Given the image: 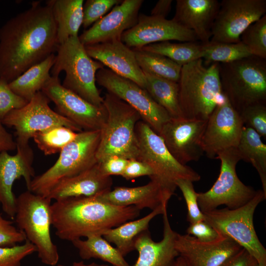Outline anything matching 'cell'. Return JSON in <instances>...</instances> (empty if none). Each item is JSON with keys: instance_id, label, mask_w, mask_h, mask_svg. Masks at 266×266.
Instances as JSON below:
<instances>
[{"instance_id": "1", "label": "cell", "mask_w": 266, "mask_h": 266, "mask_svg": "<svg viewBox=\"0 0 266 266\" xmlns=\"http://www.w3.org/2000/svg\"><path fill=\"white\" fill-rule=\"evenodd\" d=\"M51 5L33 2L0 28V78L8 83L57 50Z\"/></svg>"}, {"instance_id": "2", "label": "cell", "mask_w": 266, "mask_h": 266, "mask_svg": "<svg viewBox=\"0 0 266 266\" xmlns=\"http://www.w3.org/2000/svg\"><path fill=\"white\" fill-rule=\"evenodd\" d=\"M52 226L60 239L72 242L133 220L140 214L133 205L117 206L96 197H79L55 200L51 204Z\"/></svg>"}, {"instance_id": "3", "label": "cell", "mask_w": 266, "mask_h": 266, "mask_svg": "<svg viewBox=\"0 0 266 266\" xmlns=\"http://www.w3.org/2000/svg\"><path fill=\"white\" fill-rule=\"evenodd\" d=\"M178 84L179 106L185 119L207 121L223 97L219 63L205 65L199 59L182 66Z\"/></svg>"}, {"instance_id": "4", "label": "cell", "mask_w": 266, "mask_h": 266, "mask_svg": "<svg viewBox=\"0 0 266 266\" xmlns=\"http://www.w3.org/2000/svg\"><path fill=\"white\" fill-rule=\"evenodd\" d=\"M222 95L240 113L247 107L266 104V59L251 55L219 63Z\"/></svg>"}, {"instance_id": "5", "label": "cell", "mask_w": 266, "mask_h": 266, "mask_svg": "<svg viewBox=\"0 0 266 266\" xmlns=\"http://www.w3.org/2000/svg\"><path fill=\"white\" fill-rule=\"evenodd\" d=\"M57 51L52 76H59L65 71L64 87L94 105L103 106V97L96 86V74L104 66L88 55L78 36L67 39Z\"/></svg>"}, {"instance_id": "6", "label": "cell", "mask_w": 266, "mask_h": 266, "mask_svg": "<svg viewBox=\"0 0 266 266\" xmlns=\"http://www.w3.org/2000/svg\"><path fill=\"white\" fill-rule=\"evenodd\" d=\"M103 104L107 117L101 130L96 154L98 163L111 156L138 160L139 151L135 128L141 120L138 112L117 97L107 93Z\"/></svg>"}, {"instance_id": "7", "label": "cell", "mask_w": 266, "mask_h": 266, "mask_svg": "<svg viewBox=\"0 0 266 266\" xmlns=\"http://www.w3.org/2000/svg\"><path fill=\"white\" fill-rule=\"evenodd\" d=\"M51 200L29 190L22 193L16 198L14 219L26 240L35 247L40 261L44 265L55 266L59 254L51 236Z\"/></svg>"}, {"instance_id": "8", "label": "cell", "mask_w": 266, "mask_h": 266, "mask_svg": "<svg viewBox=\"0 0 266 266\" xmlns=\"http://www.w3.org/2000/svg\"><path fill=\"white\" fill-rule=\"evenodd\" d=\"M100 136L101 130L78 132L74 139L60 152L56 163L33 179L29 191L46 197L62 179L78 174L97 164Z\"/></svg>"}, {"instance_id": "9", "label": "cell", "mask_w": 266, "mask_h": 266, "mask_svg": "<svg viewBox=\"0 0 266 266\" xmlns=\"http://www.w3.org/2000/svg\"><path fill=\"white\" fill-rule=\"evenodd\" d=\"M135 132L139 156L138 160L149 166L154 175L149 177L157 182L169 197L174 194L175 182L186 179L199 181L200 175L187 165L179 163L170 153L162 138L142 120L136 124Z\"/></svg>"}, {"instance_id": "10", "label": "cell", "mask_w": 266, "mask_h": 266, "mask_svg": "<svg viewBox=\"0 0 266 266\" xmlns=\"http://www.w3.org/2000/svg\"><path fill=\"white\" fill-rule=\"evenodd\" d=\"M266 196L262 190L244 205L235 209L227 207L203 213L204 221L219 233L228 237L247 250L259 264H266V249L259 240L253 223L254 212Z\"/></svg>"}, {"instance_id": "11", "label": "cell", "mask_w": 266, "mask_h": 266, "mask_svg": "<svg viewBox=\"0 0 266 266\" xmlns=\"http://www.w3.org/2000/svg\"><path fill=\"white\" fill-rule=\"evenodd\" d=\"M221 161L219 176L211 188L203 193H197L198 203L202 213L225 205L235 209L249 201L256 195L252 187L245 185L238 178L236 166L241 160L236 148L226 149L218 154Z\"/></svg>"}, {"instance_id": "12", "label": "cell", "mask_w": 266, "mask_h": 266, "mask_svg": "<svg viewBox=\"0 0 266 266\" xmlns=\"http://www.w3.org/2000/svg\"><path fill=\"white\" fill-rule=\"evenodd\" d=\"M50 101L39 91L26 105L11 110L1 120L3 125L15 128L16 143H29L35 133L56 126H65L77 133L83 131L74 123L53 110L49 105Z\"/></svg>"}, {"instance_id": "13", "label": "cell", "mask_w": 266, "mask_h": 266, "mask_svg": "<svg viewBox=\"0 0 266 266\" xmlns=\"http://www.w3.org/2000/svg\"><path fill=\"white\" fill-rule=\"evenodd\" d=\"M96 82L107 93L122 100L136 110L141 120L158 135L163 125L171 119L145 89L108 68L104 67L97 72Z\"/></svg>"}, {"instance_id": "14", "label": "cell", "mask_w": 266, "mask_h": 266, "mask_svg": "<svg viewBox=\"0 0 266 266\" xmlns=\"http://www.w3.org/2000/svg\"><path fill=\"white\" fill-rule=\"evenodd\" d=\"M55 104L57 112L82 131L101 130L107 113L103 105L97 106L64 87L59 76H51L41 91Z\"/></svg>"}, {"instance_id": "15", "label": "cell", "mask_w": 266, "mask_h": 266, "mask_svg": "<svg viewBox=\"0 0 266 266\" xmlns=\"http://www.w3.org/2000/svg\"><path fill=\"white\" fill-rule=\"evenodd\" d=\"M266 13V0H222L210 41L237 43L242 33Z\"/></svg>"}, {"instance_id": "16", "label": "cell", "mask_w": 266, "mask_h": 266, "mask_svg": "<svg viewBox=\"0 0 266 266\" xmlns=\"http://www.w3.org/2000/svg\"><path fill=\"white\" fill-rule=\"evenodd\" d=\"M244 126L238 113L223 96L207 120L201 138L207 157L215 158L220 152L236 147Z\"/></svg>"}, {"instance_id": "17", "label": "cell", "mask_w": 266, "mask_h": 266, "mask_svg": "<svg viewBox=\"0 0 266 266\" xmlns=\"http://www.w3.org/2000/svg\"><path fill=\"white\" fill-rule=\"evenodd\" d=\"M17 153H0V205L11 219H14L16 200L12 186L16 180L23 177L29 190L35 171L33 166V152L29 143H16Z\"/></svg>"}, {"instance_id": "18", "label": "cell", "mask_w": 266, "mask_h": 266, "mask_svg": "<svg viewBox=\"0 0 266 266\" xmlns=\"http://www.w3.org/2000/svg\"><path fill=\"white\" fill-rule=\"evenodd\" d=\"M207 121L172 119L159 133L172 156L183 165L198 161L203 155L201 140Z\"/></svg>"}, {"instance_id": "19", "label": "cell", "mask_w": 266, "mask_h": 266, "mask_svg": "<svg viewBox=\"0 0 266 266\" xmlns=\"http://www.w3.org/2000/svg\"><path fill=\"white\" fill-rule=\"evenodd\" d=\"M121 40L128 47L139 49L146 45L166 41H198L194 33L172 19L139 14L136 24L123 33Z\"/></svg>"}, {"instance_id": "20", "label": "cell", "mask_w": 266, "mask_h": 266, "mask_svg": "<svg viewBox=\"0 0 266 266\" xmlns=\"http://www.w3.org/2000/svg\"><path fill=\"white\" fill-rule=\"evenodd\" d=\"M143 0H123L106 15L95 22L80 36L84 46L121 40L124 32L137 23Z\"/></svg>"}, {"instance_id": "21", "label": "cell", "mask_w": 266, "mask_h": 266, "mask_svg": "<svg viewBox=\"0 0 266 266\" xmlns=\"http://www.w3.org/2000/svg\"><path fill=\"white\" fill-rule=\"evenodd\" d=\"M175 248L190 266H219L242 248L232 239L223 236L209 242L177 233Z\"/></svg>"}, {"instance_id": "22", "label": "cell", "mask_w": 266, "mask_h": 266, "mask_svg": "<svg viewBox=\"0 0 266 266\" xmlns=\"http://www.w3.org/2000/svg\"><path fill=\"white\" fill-rule=\"evenodd\" d=\"M85 48L91 58L145 89V77L137 62L134 51L121 40L87 45Z\"/></svg>"}, {"instance_id": "23", "label": "cell", "mask_w": 266, "mask_h": 266, "mask_svg": "<svg viewBox=\"0 0 266 266\" xmlns=\"http://www.w3.org/2000/svg\"><path fill=\"white\" fill-rule=\"evenodd\" d=\"M163 237L159 242L154 241L148 230L141 233L135 239L134 248L138 253V258L133 266H175L179 256L174 241L177 233L170 225L167 208L163 213Z\"/></svg>"}, {"instance_id": "24", "label": "cell", "mask_w": 266, "mask_h": 266, "mask_svg": "<svg viewBox=\"0 0 266 266\" xmlns=\"http://www.w3.org/2000/svg\"><path fill=\"white\" fill-rule=\"evenodd\" d=\"M218 0H177L173 21L195 33L198 41L208 42L220 8Z\"/></svg>"}, {"instance_id": "25", "label": "cell", "mask_w": 266, "mask_h": 266, "mask_svg": "<svg viewBox=\"0 0 266 266\" xmlns=\"http://www.w3.org/2000/svg\"><path fill=\"white\" fill-rule=\"evenodd\" d=\"M111 176L103 175L97 163L76 175L66 178L56 184L46 197L57 200L69 198L93 197L111 190Z\"/></svg>"}, {"instance_id": "26", "label": "cell", "mask_w": 266, "mask_h": 266, "mask_svg": "<svg viewBox=\"0 0 266 266\" xmlns=\"http://www.w3.org/2000/svg\"><path fill=\"white\" fill-rule=\"evenodd\" d=\"M96 197L100 201L112 205H133L139 210L148 208L152 210L161 205H167L171 198L159 183L153 180L135 187H116Z\"/></svg>"}, {"instance_id": "27", "label": "cell", "mask_w": 266, "mask_h": 266, "mask_svg": "<svg viewBox=\"0 0 266 266\" xmlns=\"http://www.w3.org/2000/svg\"><path fill=\"white\" fill-rule=\"evenodd\" d=\"M51 5L56 24L59 45L78 33L83 22V0H51Z\"/></svg>"}, {"instance_id": "28", "label": "cell", "mask_w": 266, "mask_h": 266, "mask_svg": "<svg viewBox=\"0 0 266 266\" xmlns=\"http://www.w3.org/2000/svg\"><path fill=\"white\" fill-rule=\"evenodd\" d=\"M167 205H163L139 219L125 222L120 225L107 230L102 236L109 243L115 244L116 248L125 257L135 250V238L142 232L148 230L149 223L156 216L163 214Z\"/></svg>"}, {"instance_id": "29", "label": "cell", "mask_w": 266, "mask_h": 266, "mask_svg": "<svg viewBox=\"0 0 266 266\" xmlns=\"http://www.w3.org/2000/svg\"><path fill=\"white\" fill-rule=\"evenodd\" d=\"M56 55H50L43 61L31 66L18 77L9 82L11 90L29 101L41 91L50 79V74L55 61Z\"/></svg>"}, {"instance_id": "30", "label": "cell", "mask_w": 266, "mask_h": 266, "mask_svg": "<svg viewBox=\"0 0 266 266\" xmlns=\"http://www.w3.org/2000/svg\"><path fill=\"white\" fill-rule=\"evenodd\" d=\"M241 160L250 163L257 170L266 196V145L253 129L244 126L236 147Z\"/></svg>"}, {"instance_id": "31", "label": "cell", "mask_w": 266, "mask_h": 266, "mask_svg": "<svg viewBox=\"0 0 266 266\" xmlns=\"http://www.w3.org/2000/svg\"><path fill=\"white\" fill-rule=\"evenodd\" d=\"M145 89L152 98L168 113L171 118H182L180 110L178 82L143 72Z\"/></svg>"}, {"instance_id": "32", "label": "cell", "mask_w": 266, "mask_h": 266, "mask_svg": "<svg viewBox=\"0 0 266 266\" xmlns=\"http://www.w3.org/2000/svg\"><path fill=\"white\" fill-rule=\"evenodd\" d=\"M71 243L83 260L98 259L112 266H131L119 251L100 234L90 235L85 240L78 239Z\"/></svg>"}, {"instance_id": "33", "label": "cell", "mask_w": 266, "mask_h": 266, "mask_svg": "<svg viewBox=\"0 0 266 266\" xmlns=\"http://www.w3.org/2000/svg\"><path fill=\"white\" fill-rule=\"evenodd\" d=\"M164 56L182 66L195 60L202 59L203 46L201 42L166 41L150 44L139 49Z\"/></svg>"}, {"instance_id": "34", "label": "cell", "mask_w": 266, "mask_h": 266, "mask_svg": "<svg viewBox=\"0 0 266 266\" xmlns=\"http://www.w3.org/2000/svg\"><path fill=\"white\" fill-rule=\"evenodd\" d=\"M143 72L178 82L182 66L169 58L154 53L133 49Z\"/></svg>"}, {"instance_id": "35", "label": "cell", "mask_w": 266, "mask_h": 266, "mask_svg": "<svg viewBox=\"0 0 266 266\" xmlns=\"http://www.w3.org/2000/svg\"><path fill=\"white\" fill-rule=\"evenodd\" d=\"M202 44L203 50L202 59L205 65L214 63H230L252 55L241 41L223 43L209 41Z\"/></svg>"}, {"instance_id": "36", "label": "cell", "mask_w": 266, "mask_h": 266, "mask_svg": "<svg viewBox=\"0 0 266 266\" xmlns=\"http://www.w3.org/2000/svg\"><path fill=\"white\" fill-rule=\"evenodd\" d=\"M77 132L63 126L52 127L33 136L38 148L45 155L60 153L77 135Z\"/></svg>"}, {"instance_id": "37", "label": "cell", "mask_w": 266, "mask_h": 266, "mask_svg": "<svg viewBox=\"0 0 266 266\" xmlns=\"http://www.w3.org/2000/svg\"><path fill=\"white\" fill-rule=\"evenodd\" d=\"M240 40L252 55L266 59V14L247 28Z\"/></svg>"}, {"instance_id": "38", "label": "cell", "mask_w": 266, "mask_h": 266, "mask_svg": "<svg viewBox=\"0 0 266 266\" xmlns=\"http://www.w3.org/2000/svg\"><path fill=\"white\" fill-rule=\"evenodd\" d=\"M121 0H87L83 5L82 26L86 29L101 18Z\"/></svg>"}, {"instance_id": "39", "label": "cell", "mask_w": 266, "mask_h": 266, "mask_svg": "<svg viewBox=\"0 0 266 266\" xmlns=\"http://www.w3.org/2000/svg\"><path fill=\"white\" fill-rule=\"evenodd\" d=\"M193 182L186 179H179L175 182L177 187L181 190L187 207V221L192 224L204 221L203 213L200 210L197 200V192L195 191Z\"/></svg>"}, {"instance_id": "40", "label": "cell", "mask_w": 266, "mask_h": 266, "mask_svg": "<svg viewBox=\"0 0 266 266\" xmlns=\"http://www.w3.org/2000/svg\"><path fill=\"white\" fill-rule=\"evenodd\" d=\"M36 252L35 247L27 240L11 247L0 246V266H21L24 258Z\"/></svg>"}, {"instance_id": "41", "label": "cell", "mask_w": 266, "mask_h": 266, "mask_svg": "<svg viewBox=\"0 0 266 266\" xmlns=\"http://www.w3.org/2000/svg\"><path fill=\"white\" fill-rule=\"evenodd\" d=\"M239 115L246 126L266 138V104H256L244 109Z\"/></svg>"}, {"instance_id": "42", "label": "cell", "mask_w": 266, "mask_h": 266, "mask_svg": "<svg viewBox=\"0 0 266 266\" xmlns=\"http://www.w3.org/2000/svg\"><path fill=\"white\" fill-rule=\"evenodd\" d=\"M8 82L0 78V120L12 110L26 105L28 101L14 93Z\"/></svg>"}, {"instance_id": "43", "label": "cell", "mask_w": 266, "mask_h": 266, "mask_svg": "<svg viewBox=\"0 0 266 266\" xmlns=\"http://www.w3.org/2000/svg\"><path fill=\"white\" fill-rule=\"evenodd\" d=\"M26 239L24 233L14 227L12 221L3 218L0 213V246H13Z\"/></svg>"}, {"instance_id": "44", "label": "cell", "mask_w": 266, "mask_h": 266, "mask_svg": "<svg viewBox=\"0 0 266 266\" xmlns=\"http://www.w3.org/2000/svg\"><path fill=\"white\" fill-rule=\"evenodd\" d=\"M187 234L203 242L214 241L223 236L205 221L190 224L187 229Z\"/></svg>"}, {"instance_id": "45", "label": "cell", "mask_w": 266, "mask_h": 266, "mask_svg": "<svg viewBox=\"0 0 266 266\" xmlns=\"http://www.w3.org/2000/svg\"><path fill=\"white\" fill-rule=\"evenodd\" d=\"M129 160L118 156H111L98 163L102 173L106 176L122 175Z\"/></svg>"}, {"instance_id": "46", "label": "cell", "mask_w": 266, "mask_h": 266, "mask_svg": "<svg viewBox=\"0 0 266 266\" xmlns=\"http://www.w3.org/2000/svg\"><path fill=\"white\" fill-rule=\"evenodd\" d=\"M153 175V169L147 164L136 159H131L129 160L121 176L127 180H130L142 176L150 177Z\"/></svg>"}, {"instance_id": "47", "label": "cell", "mask_w": 266, "mask_h": 266, "mask_svg": "<svg viewBox=\"0 0 266 266\" xmlns=\"http://www.w3.org/2000/svg\"><path fill=\"white\" fill-rule=\"evenodd\" d=\"M257 263L256 260L242 248L219 266H254Z\"/></svg>"}, {"instance_id": "48", "label": "cell", "mask_w": 266, "mask_h": 266, "mask_svg": "<svg viewBox=\"0 0 266 266\" xmlns=\"http://www.w3.org/2000/svg\"><path fill=\"white\" fill-rule=\"evenodd\" d=\"M16 149V142L12 134L4 128L0 120V153Z\"/></svg>"}, {"instance_id": "49", "label": "cell", "mask_w": 266, "mask_h": 266, "mask_svg": "<svg viewBox=\"0 0 266 266\" xmlns=\"http://www.w3.org/2000/svg\"><path fill=\"white\" fill-rule=\"evenodd\" d=\"M172 0H158L151 11V16L166 19L171 10Z\"/></svg>"}, {"instance_id": "50", "label": "cell", "mask_w": 266, "mask_h": 266, "mask_svg": "<svg viewBox=\"0 0 266 266\" xmlns=\"http://www.w3.org/2000/svg\"><path fill=\"white\" fill-rule=\"evenodd\" d=\"M58 266H109L105 264H98L96 263L93 262L91 264H86L84 263L83 261H80L78 262H74L70 266H65L62 265H59Z\"/></svg>"}, {"instance_id": "51", "label": "cell", "mask_w": 266, "mask_h": 266, "mask_svg": "<svg viewBox=\"0 0 266 266\" xmlns=\"http://www.w3.org/2000/svg\"><path fill=\"white\" fill-rule=\"evenodd\" d=\"M175 266H190L187 262L180 256L176 260Z\"/></svg>"}, {"instance_id": "52", "label": "cell", "mask_w": 266, "mask_h": 266, "mask_svg": "<svg viewBox=\"0 0 266 266\" xmlns=\"http://www.w3.org/2000/svg\"><path fill=\"white\" fill-rule=\"evenodd\" d=\"M254 266H266V264H259L257 262Z\"/></svg>"}]
</instances>
